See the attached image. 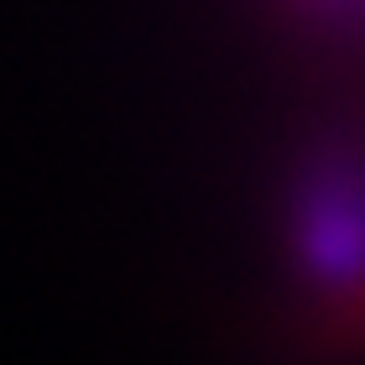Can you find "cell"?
<instances>
[{
	"label": "cell",
	"mask_w": 365,
	"mask_h": 365,
	"mask_svg": "<svg viewBox=\"0 0 365 365\" xmlns=\"http://www.w3.org/2000/svg\"><path fill=\"white\" fill-rule=\"evenodd\" d=\"M319 11H329V16H344V21H365V0H313Z\"/></svg>",
	"instance_id": "cell-1"
}]
</instances>
